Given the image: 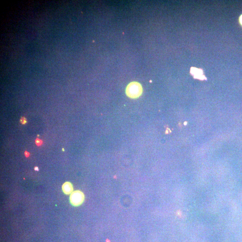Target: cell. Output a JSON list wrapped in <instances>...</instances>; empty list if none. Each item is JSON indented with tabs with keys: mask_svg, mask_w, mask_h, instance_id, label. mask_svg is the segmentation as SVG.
Returning <instances> with one entry per match:
<instances>
[{
	"mask_svg": "<svg viewBox=\"0 0 242 242\" xmlns=\"http://www.w3.org/2000/svg\"><path fill=\"white\" fill-rule=\"evenodd\" d=\"M143 88L141 84L137 82H132L128 84L126 89L127 96L132 99H136L141 96Z\"/></svg>",
	"mask_w": 242,
	"mask_h": 242,
	"instance_id": "1",
	"label": "cell"
},
{
	"mask_svg": "<svg viewBox=\"0 0 242 242\" xmlns=\"http://www.w3.org/2000/svg\"><path fill=\"white\" fill-rule=\"evenodd\" d=\"M70 203L74 207H78L84 203L85 195L84 193L79 190L74 191L70 195Z\"/></svg>",
	"mask_w": 242,
	"mask_h": 242,
	"instance_id": "2",
	"label": "cell"
},
{
	"mask_svg": "<svg viewBox=\"0 0 242 242\" xmlns=\"http://www.w3.org/2000/svg\"><path fill=\"white\" fill-rule=\"evenodd\" d=\"M190 73L194 76V78H197V79L201 80H203L207 79L205 76L203 75V71L201 69L192 67L191 68Z\"/></svg>",
	"mask_w": 242,
	"mask_h": 242,
	"instance_id": "3",
	"label": "cell"
},
{
	"mask_svg": "<svg viewBox=\"0 0 242 242\" xmlns=\"http://www.w3.org/2000/svg\"><path fill=\"white\" fill-rule=\"evenodd\" d=\"M62 191L65 195H70L74 191L73 184L70 182H66L63 184Z\"/></svg>",
	"mask_w": 242,
	"mask_h": 242,
	"instance_id": "4",
	"label": "cell"
},
{
	"mask_svg": "<svg viewBox=\"0 0 242 242\" xmlns=\"http://www.w3.org/2000/svg\"><path fill=\"white\" fill-rule=\"evenodd\" d=\"M35 143H36V144H37V146H41V145H42V144H43V141H42V140H41L38 139V138H37V139H36V140H35Z\"/></svg>",
	"mask_w": 242,
	"mask_h": 242,
	"instance_id": "5",
	"label": "cell"
},
{
	"mask_svg": "<svg viewBox=\"0 0 242 242\" xmlns=\"http://www.w3.org/2000/svg\"><path fill=\"white\" fill-rule=\"evenodd\" d=\"M27 119L25 117H22L21 119H20V123H21V124H23V125H24V124L27 123Z\"/></svg>",
	"mask_w": 242,
	"mask_h": 242,
	"instance_id": "6",
	"label": "cell"
},
{
	"mask_svg": "<svg viewBox=\"0 0 242 242\" xmlns=\"http://www.w3.org/2000/svg\"><path fill=\"white\" fill-rule=\"evenodd\" d=\"M25 156L26 157H28L29 156L30 154L28 152L25 151Z\"/></svg>",
	"mask_w": 242,
	"mask_h": 242,
	"instance_id": "7",
	"label": "cell"
},
{
	"mask_svg": "<svg viewBox=\"0 0 242 242\" xmlns=\"http://www.w3.org/2000/svg\"><path fill=\"white\" fill-rule=\"evenodd\" d=\"M239 22H240L241 25H242V15L240 16V18H239Z\"/></svg>",
	"mask_w": 242,
	"mask_h": 242,
	"instance_id": "8",
	"label": "cell"
},
{
	"mask_svg": "<svg viewBox=\"0 0 242 242\" xmlns=\"http://www.w3.org/2000/svg\"><path fill=\"white\" fill-rule=\"evenodd\" d=\"M35 170H37V171H38V170H39V169H38V167H35Z\"/></svg>",
	"mask_w": 242,
	"mask_h": 242,
	"instance_id": "9",
	"label": "cell"
}]
</instances>
